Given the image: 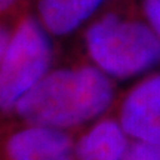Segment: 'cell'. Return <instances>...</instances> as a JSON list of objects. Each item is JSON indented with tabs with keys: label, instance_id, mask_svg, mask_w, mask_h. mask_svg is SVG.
Returning <instances> with one entry per match:
<instances>
[{
	"label": "cell",
	"instance_id": "6da1fadb",
	"mask_svg": "<svg viewBox=\"0 0 160 160\" xmlns=\"http://www.w3.org/2000/svg\"><path fill=\"white\" fill-rule=\"evenodd\" d=\"M116 99V82L88 61L53 67L18 101L11 116L73 133L107 116Z\"/></svg>",
	"mask_w": 160,
	"mask_h": 160
},
{
	"label": "cell",
	"instance_id": "7a4b0ae2",
	"mask_svg": "<svg viewBox=\"0 0 160 160\" xmlns=\"http://www.w3.org/2000/svg\"><path fill=\"white\" fill-rule=\"evenodd\" d=\"M83 43L88 61L114 82L160 70V37L145 19L105 13L89 24Z\"/></svg>",
	"mask_w": 160,
	"mask_h": 160
},
{
	"label": "cell",
	"instance_id": "3957f363",
	"mask_svg": "<svg viewBox=\"0 0 160 160\" xmlns=\"http://www.w3.org/2000/svg\"><path fill=\"white\" fill-rule=\"evenodd\" d=\"M34 15H25L13 30H2L0 107L11 116L21 98L34 88L53 65V42Z\"/></svg>",
	"mask_w": 160,
	"mask_h": 160
},
{
	"label": "cell",
	"instance_id": "277c9868",
	"mask_svg": "<svg viewBox=\"0 0 160 160\" xmlns=\"http://www.w3.org/2000/svg\"><path fill=\"white\" fill-rule=\"evenodd\" d=\"M116 116L132 139L160 145V70L125 92Z\"/></svg>",
	"mask_w": 160,
	"mask_h": 160
},
{
	"label": "cell",
	"instance_id": "5b68a950",
	"mask_svg": "<svg viewBox=\"0 0 160 160\" xmlns=\"http://www.w3.org/2000/svg\"><path fill=\"white\" fill-rule=\"evenodd\" d=\"M76 139L71 132L36 123H22L8 132L3 142L5 160L74 153Z\"/></svg>",
	"mask_w": 160,
	"mask_h": 160
},
{
	"label": "cell",
	"instance_id": "8992f818",
	"mask_svg": "<svg viewBox=\"0 0 160 160\" xmlns=\"http://www.w3.org/2000/svg\"><path fill=\"white\" fill-rule=\"evenodd\" d=\"M132 144L117 116H104L76 138V160H123Z\"/></svg>",
	"mask_w": 160,
	"mask_h": 160
},
{
	"label": "cell",
	"instance_id": "52a82bcc",
	"mask_svg": "<svg viewBox=\"0 0 160 160\" xmlns=\"http://www.w3.org/2000/svg\"><path fill=\"white\" fill-rule=\"evenodd\" d=\"M107 0H37V18L52 37L73 34Z\"/></svg>",
	"mask_w": 160,
	"mask_h": 160
},
{
	"label": "cell",
	"instance_id": "ba28073f",
	"mask_svg": "<svg viewBox=\"0 0 160 160\" xmlns=\"http://www.w3.org/2000/svg\"><path fill=\"white\" fill-rule=\"evenodd\" d=\"M123 160H160V145L132 139Z\"/></svg>",
	"mask_w": 160,
	"mask_h": 160
},
{
	"label": "cell",
	"instance_id": "9c48e42d",
	"mask_svg": "<svg viewBox=\"0 0 160 160\" xmlns=\"http://www.w3.org/2000/svg\"><path fill=\"white\" fill-rule=\"evenodd\" d=\"M142 15L160 37V0H142Z\"/></svg>",
	"mask_w": 160,
	"mask_h": 160
},
{
	"label": "cell",
	"instance_id": "30bf717a",
	"mask_svg": "<svg viewBox=\"0 0 160 160\" xmlns=\"http://www.w3.org/2000/svg\"><path fill=\"white\" fill-rule=\"evenodd\" d=\"M25 160H76L74 153H67V154H59V156H45V157H31V159Z\"/></svg>",
	"mask_w": 160,
	"mask_h": 160
},
{
	"label": "cell",
	"instance_id": "8fae6325",
	"mask_svg": "<svg viewBox=\"0 0 160 160\" xmlns=\"http://www.w3.org/2000/svg\"><path fill=\"white\" fill-rule=\"evenodd\" d=\"M18 0H0V8H2V12L5 13V12H9L15 6Z\"/></svg>",
	"mask_w": 160,
	"mask_h": 160
}]
</instances>
